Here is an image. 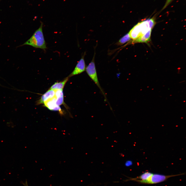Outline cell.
<instances>
[{
    "mask_svg": "<svg viewBox=\"0 0 186 186\" xmlns=\"http://www.w3.org/2000/svg\"><path fill=\"white\" fill-rule=\"evenodd\" d=\"M155 22L153 18L147 19L138 23L131 29L129 34L131 39L134 41L152 29Z\"/></svg>",
    "mask_w": 186,
    "mask_h": 186,
    "instance_id": "6da1fadb",
    "label": "cell"
},
{
    "mask_svg": "<svg viewBox=\"0 0 186 186\" xmlns=\"http://www.w3.org/2000/svg\"><path fill=\"white\" fill-rule=\"evenodd\" d=\"M43 23L41 22L39 27L35 31L30 39L22 46L29 45L46 51L47 47L43 33Z\"/></svg>",
    "mask_w": 186,
    "mask_h": 186,
    "instance_id": "7a4b0ae2",
    "label": "cell"
},
{
    "mask_svg": "<svg viewBox=\"0 0 186 186\" xmlns=\"http://www.w3.org/2000/svg\"><path fill=\"white\" fill-rule=\"evenodd\" d=\"M184 174H182L177 175H165L158 174H153L150 178L147 181H142L139 180L131 178L129 180L137 182L141 184H156L166 181L170 178L183 175Z\"/></svg>",
    "mask_w": 186,
    "mask_h": 186,
    "instance_id": "3957f363",
    "label": "cell"
},
{
    "mask_svg": "<svg viewBox=\"0 0 186 186\" xmlns=\"http://www.w3.org/2000/svg\"><path fill=\"white\" fill-rule=\"evenodd\" d=\"M95 54L91 62L86 67V71L89 77L96 84L100 89L102 94L104 95L105 101H107V99L106 96L103 89L102 88L98 79L97 70H96L95 63Z\"/></svg>",
    "mask_w": 186,
    "mask_h": 186,
    "instance_id": "277c9868",
    "label": "cell"
},
{
    "mask_svg": "<svg viewBox=\"0 0 186 186\" xmlns=\"http://www.w3.org/2000/svg\"><path fill=\"white\" fill-rule=\"evenodd\" d=\"M85 54V52L77 64L74 70L69 76V77L79 75L85 71L86 67L84 58Z\"/></svg>",
    "mask_w": 186,
    "mask_h": 186,
    "instance_id": "5b68a950",
    "label": "cell"
},
{
    "mask_svg": "<svg viewBox=\"0 0 186 186\" xmlns=\"http://www.w3.org/2000/svg\"><path fill=\"white\" fill-rule=\"evenodd\" d=\"M55 90L50 89L42 96L37 102L38 105L44 104L48 101L55 97Z\"/></svg>",
    "mask_w": 186,
    "mask_h": 186,
    "instance_id": "8992f818",
    "label": "cell"
},
{
    "mask_svg": "<svg viewBox=\"0 0 186 186\" xmlns=\"http://www.w3.org/2000/svg\"><path fill=\"white\" fill-rule=\"evenodd\" d=\"M44 105L45 106L50 110L62 112L60 106L56 104L55 97L45 103Z\"/></svg>",
    "mask_w": 186,
    "mask_h": 186,
    "instance_id": "52a82bcc",
    "label": "cell"
},
{
    "mask_svg": "<svg viewBox=\"0 0 186 186\" xmlns=\"http://www.w3.org/2000/svg\"><path fill=\"white\" fill-rule=\"evenodd\" d=\"M152 30L150 29L147 33L141 36L135 40L133 41V43H147L150 41Z\"/></svg>",
    "mask_w": 186,
    "mask_h": 186,
    "instance_id": "ba28073f",
    "label": "cell"
},
{
    "mask_svg": "<svg viewBox=\"0 0 186 186\" xmlns=\"http://www.w3.org/2000/svg\"><path fill=\"white\" fill-rule=\"evenodd\" d=\"M55 98L56 104L57 105L60 106L64 104V95L63 90H55Z\"/></svg>",
    "mask_w": 186,
    "mask_h": 186,
    "instance_id": "9c48e42d",
    "label": "cell"
},
{
    "mask_svg": "<svg viewBox=\"0 0 186 186\" xmlns=\"http://www.w3.org/2000/svg\"><path fill=\"white\" fill-rule=\"evenodd\" d=\"M69 77L66 78L62 81L60 82H56L51 87L50 89L56 90H63L66 83L68 81Z\"/></svg>",
    "mask_w": 186,
    "mask_h": 186,
    "instance_id": "30bf717a",
    "label": "cell"
},
{
    "mask_svg": "<svg viewBox=\"0 0 186 186\" xmlns=\"http://www.w3.org/2000/svg\"><path fill=\"white\" fill-rule=\"evenodd\" d=\"M153 174L149 172H146L136 178L135 179H138L142 181H146L148 180Z\"/></svg>",
    "mask_w": 186,
    "mask_h": 186,
    "instance_id": "8fae6325",
    "label": "cell"
},
{
    "mask_svg": "<svg viewBox=\"0 0 186 186\" xmlns=\"http://www.w3.org/2000/svg\"><path fill=\"white\" fill-rule=\"evenodd\" d=\"M131 39L129 33L125 35L118 41L116 44L118 46H121L128 42Z\"/></svg>",
    "mask_w": 186,
    "mask_h": 186,
    "instance_id": "7c38bea8",
    "label": "cell"
},
{
    "mask_svg": "<svg viewBox=\"0 0 186 186\" xmlns=\"http://www.w3.org/2000/svg\"><path fill=\"white\" fill-rule=\"evenodd\" d=\"M132 161L128 160L125 163V165L127 167H129L132 165Z\"/></svg>",
    "mask_w": 186,
    "mask_h": 186,
    "instance_id": "4fadbf2b",
    "label": "cell"
},
{
    "mask_svg": "<svg viewBox=\"0 0 186 186\" xmlns=\"http://www.w3.org/2000/svg\"><path fill=\"white\" fill-rule=\"evenodd\" d=\"M23 184L24 186H28L27 184V181H26L25 183Z\"/></svg>",
    "mask_w": 186,
    "mask_h": 186,
    "instance_id": "5bb4252c",
    "label": "cell"
}]
</instances>
